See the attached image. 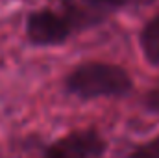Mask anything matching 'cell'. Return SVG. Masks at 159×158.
I'll list each match as a JSON object with an SVG mask.
<instances>
[{
	"instance_id": "obj_6",
	"label": "cell",
	"mask_w": 159,
	"mask_h": 158,
	"mask_svg": "<svg viewBox=\"0 0 159 158\" xmlns=\"http://www.w3.org/2000/svg\"><path fill=\"white\" fill-rule=\"evenodd\" d=\"M85 2L94 6V7H102V9H117V7L133 4L135 0H85Z\"/></svg>"
},
{
	"instance_id": "obj_4",
	"label": "cell",
	"mask_w": 159,
	"mask_h": 158,
	"mask_svg": "<svg viewBox=\"0 0 159 158\" xmlns=\"http://www.w3.org/2000/svg\"><path fill=\"white\" fill-rule=\"evenodd\" d=\"M139 41H141V48L144 52V58L152 65L159 67V15L144 24V28L141 30Z\"/></svg>"
},
{
	"instance_id": "obj_2",
	"label": "cell",
	"mask_w": 159,
	"mask_h": 158,
	"mask_svg": "<svg viewBox=\"0 0 159 158\" xmlns=\"http://www.w3.org/2000/svg\"><path fill=\"white\" fill-rule=\"evenodd\" d=\"M69 93L80 99H98V97H124L133 87L129 75L113 63L87 62L78 65L65 78Z\"/></svg>"
},
{
	"instance_id": "obj_5",
	"label": "cell",
	"mask_w": 159,
	"mask_h": 158,
	"mask_svg": "<svg viewBox=\"0 0 159 158\" xmlns=\"http://www.w3.org/2000/svg\"><path fill=\"white\" fill-rule=\"evenodd\" d=\"M129 158H159V136H156L154 140L139 145Z\"/></svg>"
},
{
	"instance_id": "obj_1",
	"label": "cell",
	"mask_w": 159,
	"mask_h": 158,
	"mask_svg": "<svg viewBox=\"0 0 159 158\" xmlns=\"http://www.w3.org/2000/svg\"><path fill=\"white\" fill-rule=\"evenodd\" d=\"M89 15L72 2H59L56 6L41 7L30 13L26 21V36L32 45L56 47L89 26Z\"/></svg>"
},
{
	"instance_id": "obj_3",
	"label": "cell",
	"mask_w": 159,
	"mask_h": 158,
	"mask_svg": "<svg viewBox=\"0 0 159 158\" xmlns=\"http://www.w3.org/2000/svg\"><path fill=\"white\" fill-rule=\"evenodd\" d=\"M106 141L96 130H76L52 143L43 158H102Z\"/></svg>"
},
{
	"instance_id": "obj_7",
	"label": "cell",
	"mask_w": 159,
	"mask_h": 158,
	"mask_svg": "<svg viewBox=\"0 0 159 158\" xmlns=\"http://www.w3.org/2000/svg\"><path fill=\"white\" fill-rule=\"evenodd\" d=\"M148 108L159 112V91H154V93L148 97Z\"/></svg>"
}]
</instances>
